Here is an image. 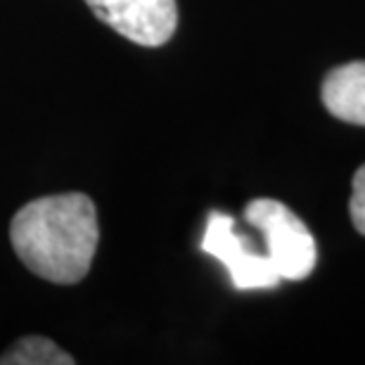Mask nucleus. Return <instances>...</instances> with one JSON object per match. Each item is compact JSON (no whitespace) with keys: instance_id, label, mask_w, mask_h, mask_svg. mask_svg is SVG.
I'll use <instances>...</instances> for the list:
<instances>
[{"instance_id":"1","label":"nucleus","mask_w":365,"mask_h":365,"mask_svg":"<svg viewBox=\"0 0 365 365\" xmlns=\"http://www.w3.org/2000/svg\"><path fill=\"white\" fill-rule=\"evenodd\" d=\"M98 240V211L83 192L38 197L10 223V242L19 261L55 284H76L88 275Z\"/></svg>"},{"instance_id":"2","label":"nucleus","mask_w":365,"mask_h":365,"mask_svg":"<svg viewBox=\"0 0 365 365\" xmlns=\"http://www.w3.org/2000/svg\"><path fill=\"white\" fill-rule=\"evenodd\" d=\"M245 218L264 232L266 254L280 280H304L311 275L318 259L316 240L294 211L277 200H252Z\"/></svg>"},{"instance_id":"3","label":"nucleus","mask_w":365,"mask_h":365,"mask_svg":"<svg viewBox=\"0 0 365 365\" xmlns=\"http://www.w3.org/2000/svg\"><path fill=\"white\" fill-rule=\"evenodd\" d=\"M202 252L218 259L230 273L235 289H268L280 282L268 254H261L252 240L237 232L235 218L223 211H211L202 237Z\"/></svg>"},{"instance_id":"4","label":"nucleus","mask_w":365,"mask_h":365,"mask_svg":"<svg viewBox=\"0 0 365 365\" xmlns=\"http://www.w3.org/2000/svg\"><path fill=\"white\" fill-rule=\"evenodd\" d=\"M86 5L109 29L143 48L164 46L178 26L176 0H86Z\"/></svg>"},{"instance_id":"5","label":"nucleus","mask_w":365,"mask_h":365,"mask_svg":"<svg viewBox=\"0 0 365 365\" xmlns=\"http://www.w3.org/2000/svg\"><path fill=\"white\" fill-rule=\"evenodd\" d=\"M323 105L332 116L365 126V62H349L332 69L323 81Z\"/></svg>"},{"instance_id":"6","label":"nucleus","mask_w":365,"mask_h":365,"mask_svg":"<svg viewBox=\"0 0 365 365\" xmlns=\"http://www.w3.org/2000/svg\"><path fill=\"white\" fill-rule=\"evenodd\" d=\"M76 359L53 339L29 334L0 354V365H74Z\"/></svg>"},{"instance_id":"7","label":"nucleus","mask_w":365,"mask_h":365,"mask_svg":"<svg viewBox=\"0 0 365 365\" xmlns=\"http://www.w3.org/2000/svg\"><path fill=\"white\" fill-rule=\"evenodd\" d=\"M349 211H351V221L356 225V230L365 235V164L354 176V192H351Z\"/></svg>"}]
</instances>
